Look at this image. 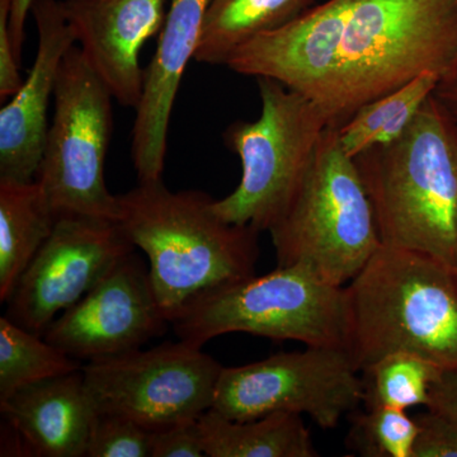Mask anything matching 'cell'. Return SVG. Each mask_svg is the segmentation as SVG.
Masks as SVG:
<instances>
[{"mask_svg":"<svg viewBox=\"0 0 457 457\" xmlns=\"http://www.w3.org/2000/svg\"><path fill=\"white\" fill-rule=\"evenodd\" d=\"M12 0H0V99L12 98L23 84L21 60L14 50L9 31Z\"/></svg>","mask_w":457,"mask_h":457,"instance_id":"4316f807","label":"cell"},{"mask_svg":"<svg viewBox=\"0 0 457 457\" xmlns=\"http://www.w3.org/2000/svg\"><path fill=\"white\" fill-rule=\"evenodd\" d=\"M112 99L79 47H71L57 73L55 110L36 174L56 218L84 215L120 220L119 196L108 191L104 180Z\"/></svg>","mask_w":457,"mask_h":457,"instance_id":"ba28073f","label":"cell"},{"mask_svg":"<svg viewBox=\"0 0 457 457\" xmlns=\"http://www.w3.org/2000/svg\"><path fill=\"white\" fill-rule=\"evenodd\" d=\"M222 366L179 339L83 365L96 413L130 418L146 429L192 422L212 408Z\"/></svg>","mask_w":457,"mask_h":457,"instance_id":"30bf717a","label":"cell"},{"mask_svg":"<svg viewBox=\"0 0 457 457\" xmlns=\"http://www.w3.org/2000/svg\"><path fill=\"white\" fill-rule=\"evenodd\" d=\"M197 420L152 429L150 431L152 457L204 456Z\"/></svg>","mask_w":457,"mask_h":457,"instance_id":"484cf974","label":"cell"},{"mask_svg":"<svg viewBox=\"0 0 457 457\" xmlns=\"http://www.w3.org/2000/svg\"><path fill=\"white\" fill-rule=\"evenodd\" d=\"M82 369V361L69 356L44 337L8 317L0 318V402L29 385Z\"/></svg>","mask_w":457,"mask_h":457,"instance_id":"44dd1931","label":"cell"},{"mask_svg":"<svg viewBox=\"0 0 457 457\" xmlns=\"http://www.w3.org/2000/svg\"><path fill=\"white\" fill-rule=\"evenodd\" d=\"M262 110L255 121L231 123L225 144L239 156L242 179L215 212L230 224L270 231L291 204L312 161L327 117L311 99L270 78H257Z\"/></svg>","mask_w":457,"mask_h":457,"instance_id":"52a82bcc","label":"cell"},{"mask_svg":"<svg viewBox=\"0 0 457 457\" xmlns=\"http://www.w3.org/2000/svg\"><path fill=\"white\" fill-rule=\"evenodd\" d=\"M444 370L411 352H394L362 370L366 408L408 409L428 404L429 390Z\"/></svg>","mask_w":457,"mask_h":457,"instance_id":"7402d4cb","label":"cell"},{"mask_svg":"<svg viewBox=\"0 0 457 457\" xmlns=\"http://www.w3.org/2000/svg\"><path fill=\"white\" fill-rule=\"evenodd\" d=\"M356 411L350 414L348 449L362 457H413L418 423L407 411L376 407Z\"/></svg>","mask_w":457,"mask_h":457,"instance_id":"603a6c76","label":"cell"},{"mask_svg":"<svg viewBox=\"0 0 457 457\" xmlns=\"http://www.w3.org/2000/svg\"><path fill=\"white\" fill-rule=\"evenodd\" d=\"M328 126L293 201L269 231L278 266H299L347 286L383 242L371 201L353 158Z\"/></svg>","mask_w":457,"mask_h":457,"instance_id":"5b68a950","label":"cell"},{"mask_svg":"<svg viewBox=\"0 0 457 457\" xmlns=\"http://www.w3.org/2000/svg\"><path fill=\"white\" fill-rule=\"evenodd\" d=\"M348 351L360 371L394 352L457 369V273L444 262L381 245L345 286Z\"/></svg>","mask_w":457,"mask_h":457,"instance_id":"277c9868","label":"cell"},{"mask_svg":"<svg viewBox=\"0 0 457 457\" xmlns=\"http://www.w3.org/2000/svg\"><path fill=\"white\" fill-rule=\"evenodd\" d=\"M418 436L413 457H457V426L428 411L416 417Z\"/></svg>","mask_w":457,"mask_h":457,"instance_id":"d4e9b609","label":"cell"},{"mask_svg":"<svg viewBox=\"0 0 457 457\" xmlns=\"http://www.w3.org/2000/svg\"><path fill=\"white\" fill-rule=\"evenodd\" d=\"M356 361L345 347L281 352L237 368L222 369L213 411L231 420L270 413L306 414L332 429L365 400Z\"/></svg>","mask_w":457,"mask_h":457,"instance_id":"9c48e42d","label":"cell"},{"mask_svg":"<svg viewBox=\"0 0 457 457\" xmlns=\"http://www.w3.org/2000/svg\"><path fill=\"white\" fill-rule=\"evenodd\" d=\"M314 0H212L195 62L227 65L246 42L276 31L308 11Z\"/></svg>","mask_w":457,"mask_h":457,"instance_id":"d6986e66","label":"cell"},{"mask_svg":"<svg viewBox=\"0 0 457 457\" xmlns=\"http://www.w3.org/2000/svg\"><path fill=\"white\" fill-rule=\"evenodd\" d=\"M35 0H12L11 18H9V31L13 40L14 50L18 59L22 55L23 44L26 40L27 17L31 13Z\"/></svg>","mask_w":457,"mask_h":457,"instance_id":"f546056e","label":"cell"},{"mask_svg":"<svg viewBox=\"0 0 457 457\" xmlns=\"http://www.w3.org/2000/svg\"><path fill=\"white\" fill-rule=\"evenodd\" d=\"M182 341L204 347L215 337L246 333L306 347H345L350 342L345 286L323 281L299 266L239 279L189 303L174 319Z\"/></svg>","mask_w":457,"mask_h":457,"instance_id":"8992f818","label":"cell"},{"mask_svg":"<svg viewBox=\"0 0 457 457\" xmlns=\"http://www.w3.org/2000/svg\"><path fill=\"white\" fill-rule=\"evenodd\" d=\"M56 219L37 180H0V303L8 302Z\"/></svg>","mask_w":457,"mask_h":457,"instance_id":"ac0fdd59","label":"cell"},{"mask_svg":"<svg viewBox=\"0 0 457 457\" xmlns=\"http://www.w3.org/2000/svg\"><path fill=\"white\" fill-rule=\"evenodd\" d=\"M427 409L457 426V369L444 370L432 384Z\"/></svg>","mask_w":457,"mask_h":457,"instance_id":"83f0119b","label":"cell"},{"mask_svg":"<svg viewBox=\"0 0 457 457\" xmlns=\"http://www.w3.org/2000/svg\"><path fill=\"white\" fill-rule=\"evenodd\" d=\"M170 324L156 300L149 266L134 251L62 312L44 338L88 362L137 350L163 336Z\"/></svg>","mask_w":457,"mask_h":457,"instance_id":"7c38bea8","label":"cell"},{"mask_svg":"<svg viewBox=\"0 0 457 457\" xmlns=\"http://www.w3.org/2000/svg\"><path fill=\"white\" fill-rule=\"evenodd\" d=\"M456 273H457V269H456Z\"/></svg>","mask_w":457,"mask_h":457,"instance_id":"4dcf8cb0","label":"cell"},{"mask_svg":"<svg viewBox=\"0 0 457 457\" xmlns=\"http://www.w3.org/2000/svg\"><path fill=\"white\" fill-rule=\"evenodd\" d=\"M212 0H170L132 129L131 155L139 182L162 179L171 111L188 62L196 54Z\"/></svg>","mask_w":457,"mask_h":457,"instance_id":"9a60e30c","label":"cell"},{"mask_svg":"<svg viewBox=\"0 0 457 457\" xmlns=\"http://www.w3.org/2000/svg\"><path fill=\"white\" fill-rule=\"evenodd\" d=\"M120 224L145 253L159 306L173 323L204 294L255 275L260 231L230 224L201 191L173 192L163 180L120 195Z\"/></svg>","mask_w":457,"mask_h":457,"instance_id":"7a4b0ae2","label":"cell"},{"mask_svg":"<svg viewBox=\"0 0 457 457\" xmlns=\"http://www.w3.org/2000/svg\"><path fill=\"white\" fill-rule=\"evenodd\" d=\"M31 13L38 35L35 62L21 88L0 111V180L11 182L36 179L57 73L62 59L77 44L62 0H35Z\"/></svg>","mask_w":457,"mask_h":457,"instance_id":"5bb4252c","label":"cell"},{"mask_svg":"<svg viewBox=\"0 0 457 457\" xmlns=\"http://www.w3.org/2000/svg\"><path fill=\"white\" fill-rule=\"evenodd\" d=\"M197 422L204 456H319L300 414L278 411L251 420H231L210 409Z\"/></svg>","mask_w":457,"mask_h":457,"instance_id":"e0dca14e","label":"cell"},{"mask_svg":"<svg viewBox=\"0 0 457 457\" xmlns=\"http://www.w3.org/2000/svg\"><path fill=\"white\" fill-rule=\"evenodd\" d=\"M383 245L457 269V121L431 96L407 131L354 158Z\"/></svg>","mask_w":457,"mask_h":457,"instance_id":"3957f363","label":"cell"},{"mask_svg":"<svg viewBox=\"0 0 457 457\" xmlns=\"http://www.w3.org/2000/svg\"><path fill=\"white\" fill-rule=\"evenodd\" d=\"M457 55V0H328L239 47L230 71L300 93L341 128L359 108Z\"/></svg>","mask_w":457,"mask_h":457,"instance_id":"6da1fadb","label":"cell"},{"mask_svg":"<svg viewBox=\"0 0 457 457\" xmlns=\"http://www.w3.org/2000/svg\"><path fill=\"white\" fill-rule=\"evenodd\" d=\"M433 96L457 121V55L441 75Z\"/></svg>","mask_w":457,"mask_h":457,"instance_id":"f1b7e54d","label":"cell"},{"mask_svg":"<svg viewBox=\"0 0 457 457\" xmlns=\"http://www.w3.org/2000/svg\"><path fill=\"white\" fill-rule=\"evenodd\" d=\"M0 411L32 455L87 456L96 409L83 369L22 387L0 402Z\"/></svg>","mask_w":457,"mask_h":457,"instance_id":"2e32d148","label":"cell"},{"mask_svg":"<svg viewBox=\"0 0 457 457\" xmlns=\"http://www.w3.org/2000/svg\"><path fill=\"white\" fill-rule=\"evenodd\" d=\"M168 0H62L90 68L123 107L139 106L145 83L141 49L163 29Z\"/></svg>","mask_w":457,"mask_h":457,"instance_id":"4fadbf2b","label":"cell"},{"mask_svg":"<svg viewBox=\"0 0 457 457\" xmlns=\"http://www.w3.org/2000/svg\"><path fill=\"white\" fill-rule=\"evenodd\" d=\"M87 457H152L150 431L120 414L96 413Z\"/></svg>","mask_w":457,"mask_h":457,"instance_id":"cb8c5ba5","label":"cell"},{"mask_svg":"<svg viewBox=\"0 0 457 457\" xmlns=\"http://www.w3.org/2000/svg\"><path fill=\"white\" fill-rule=\"evenodd\" d=\"M135 249L120 221L57 216L50 237L14 286L5 317L44 337L62 312Z\"/></svg>","mask_w":457,"mask_h":457,"instance_id":"8fae6325","label":"cell"},{"mask_svg":"<svg viewBox=\"0 0 457 457\" xmlns=\"http://www.w3.org/2000/svg\"><path fill=\"white\" fill-rule=\"evenodd\" d=\"M440 77L435 71H426L359 108L338 129L339 144L345 154L354 159L371 147L402 137L435 92Z\"/></svg>","mask_w":457,"mask_h":457,"instance_id":"ffe728a7","label":"cell"}]
</instances>
